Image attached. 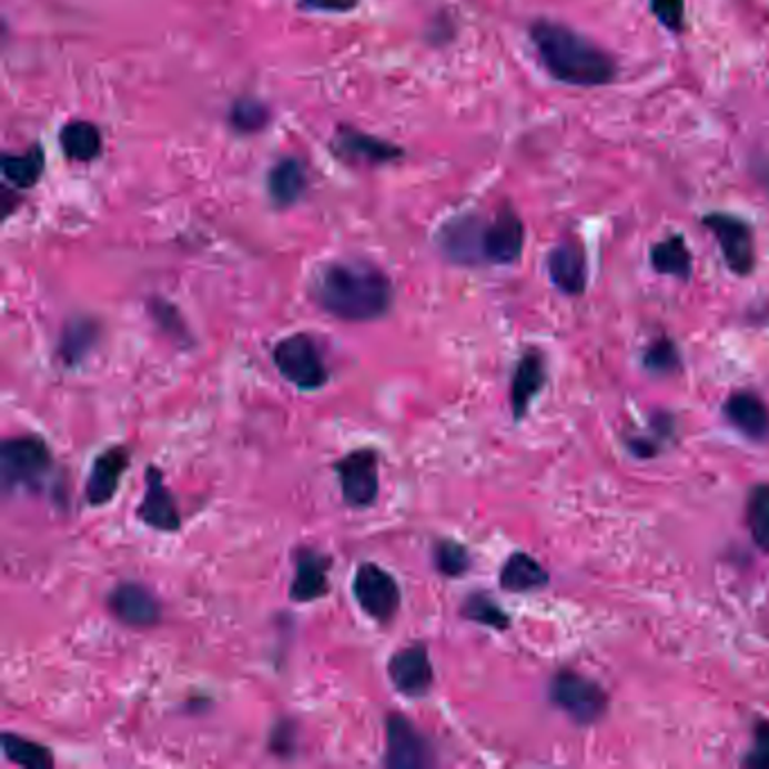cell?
<instances>
[{"mask_svg": "<svg viewBox=\"0 0 769 769\" xmlns=\"http://www.w3.org/2000/svg\"><path fill=\"white\" fill-rule=\"evenodd\" d=\"M380 458L375 449H355L336 461L343 502L350 508H368L380 495Z\"/></svg>", "mask_w": 769, "mask_h": 769, "instance_id": "6", "label": "cell"}, {"mask_svg": "<svg viewBox=\"0 0 769 769\" xmlns=\"http://www.w3.org/2000/svg\"><path fill=\"white\" fill-rule=\"evenodd\" d=\"M145 483H148V489H145L143 504L138 506V513H135L138 519L154 530L176 533L181 528V515L172 493L165 485L163 472L150 465L145 472Z\"/></svg>", "mask_w": 769, "mask_h": 769, "instance_id": "12", "label": "cell"}, {"mask_svg": "<svg viewBox=\"0 0 769 769\" xmlns=\"http://www.w3.org/2000/svg\"><path fill=\"white\" fill-rule=\"evenodd\" d=\"M301 3L318 12H350L360 6V0H301Z\"/></svg>", "mask_w": 769, "mask_h": 769, "instance_id": "35", "label": "cell"}, {"mask_svg": "<svg viewBox=\"0 0 769 769\" xmlns=\"http://www.w3.org/2000/svg\"><path fill=\"white\" fill-rule=\"evenodd\" d=\"M499 583L506 591L513 594H524V591H535L548 585V574L544 567L526 553H513L508 557V563L502 569Z\"/></svg>", "mask_w": 769, "mask_h": 769, "instance_id": "23", "label": "cell"}, {"mask_svg": "<svg viewBox=\"0 0 769 769\" xmlns=\"http://www.w3.org/2000/svg\"><path fill=\"white\" fill-rule=\"evenodd\" d=\"M107 605H109V611L127 627L145 629V627H154L161 620L159 600L152 596L150 589L140 587L135 583H120L109 594Z\"/></svg>", "mask_w": 769, "mask_h": 769, "instance_id": "11", "label": "cell"}, {"mask_svg": "<svg viewBox=\"0 0 769 769\" xmlns=\"http://www.w3.org/2000/svg\"><path fill=\"white\" fill-rule=\"evenodd\" d=\"M550 699L578 725H591L607 714V692L591 679L565 670L550 681Z\"/></svg>", "mask_w": 769, "mask_h": 769, "instance_id": "5", "label": "cell"}, {"mask_svg": "<svg viewBox=\"0 0 769 769\" xmlns=\"http://www.w3.org/2000/svg\"><path fill=\"white\" fill-rule=\"evenodd\" d=\"M646 368L652 373H675L679 368V353L668 338H659L646 353Z\"/></svg>", "mask_w": 769, "mask_h": 769, "instance_id": "32", "label": "cell"}, {"mask_svg": "<svg viewBox=\"0 0 769 769\" xmlns=\"http://www.w3.org/2000/svg\"><path fill=\"white\" fill-rule=\"evenodd\" d=\"M546 384V362L539 353H526L522 362L517 364L513 386H510V404H513V415L519 419L526 415L533 397L542 391Z\"/></svg>", "mask_w": 769, "mask_h": 769, "instance_id": "19", "label": "cell"}, {"mask_svg": "<svg viewBox=\"0 0 769 769\" xmlns=\"http://www.w3.org/2000/svg\"><path fill=\"white\" fill-rule=\"evenodd\" d=\"M314 303L338 321L364 323L384 316L393 303L388 275L364 260L323 264L310 285Z\"/></svg>", "mask_w": 769, "mask_h": 769, "instance_id": "1", "label": "cell"}, {"mask_svg": "<svg viewBox=\"0 0 769 769\" xmlns=\"http://www.w3.org/2000/svg\"><path fill=\"white\" fill-rule=\"evenodd\" d=\"M524 251V224L513 210H502L483 233V255L487 262L513 264Z\"/></svg>", "mask_w": 769, "mask_h": 769, "instance_id": "13", "label": "cell"}, {"mask_svg": "<svg viewBox=\"0 0 769 769\" xmlns=\"http://www.w3.org/2000/svg\"><path fill=\"white\" fill-rule=\"evenodd\" d=\"M266 122H269L266 107L253 98H242L231 109V124L242 133L260 131L262 127H266Z\"/></svg>", "mask_w": 769, "mask_h": 769, "instance_id": "31", "label": "cell"}, {"mask_svg": "<svg viewBox=\"0 0 769 769\" xmlns=\"http://www.w3.org/2000/svg\"><path fill=\"white\" fill-rule=\"evenodd\" d=\"M50 467L52 454L37 436L10 438L0 447V478L6 489H34Z\"/></svg>", "mask_w": 769, "mask_h": 769, "instance_id": "4", "label": "cell"}, {"mask_svg": "<svg viewBox=\"0 0 769 769\" xmlns=\"http://www.w3.org/2000/svg\"><path fill=\"white\" fill-rule=\"evenodd\" d=\"M705 226L716 235L729 269L738 275H749L756 262L751 229L742 220L722 213L707 215Z\"/></svg>", "mask_w": 769, "mask_h": 769, "instance_id": "10", "label": "cell"}, {"mask_svg": "<svg viewBox=\"0 0 769 769\" xmlns=\"http://www.w3.org/2000/svg\"><path fill=\"white\" fill-rule=\"evenodd\" d=\"M747 524L753 542L769 553V485L753 487L747 504Z\"/></svg>", "mask_w": 769, "mask_h": 769, "instance_id": "28", "label": "cell"}, {"mask_svg": "<svg viewBox=\"0 0 769 769\" xmlns=\"http://www.w3.org/2000/svg\"><path fill=\"white\" fill-rule=\"evenodd\" d=\"M530 39L548 73L571 87H605L616 78L614 59L567 26L537 21Z\"/></svg>", "mask_w": 769, "mask_h": 769, "instance_id": "2", "label": "cell"}, {"mask_svg": "<svg viewBox=\"0 0 769 769\" xmlns=\"http://www.w3.org/2000/svg\"><path fill=\"white\" fill-rule=\"evenodd\" d=\"M353 594L360 603V607L377 623H391L399 609L402 591L397 580L380 565L364 563L360 565L355 580H353Z\"/></svg>", "mask_w": 769, "mask_h": 769, "instance_id": "7", "label": "cell"}, {"mask_svg": "<svg viewBox=\"0 0 769 769\" xmlns=\"http://www.w3.org/2000/svg\"><path fill=\"white\" fill-rule=\"evenodd\" d=\"M655 17L668 30H681L684 26V0H650Z\"/></svg>", "mask_w": 769, "mask_h": 769, "instance_id": "34", "label": "cell"}, {"mask_svg": "<svg viewBox=\"0 0 769 769\" xmlns=\"http://www.w3.org/2000/svg\"><path fill=\"white\" fill-rule=\"evenodd\" d=\"M463 616L493 629H508V614L487 594H472L463 603Z\"/></svg>", "mask_w": 769, "mask_h": 769, "instance_id": "29", "label": "cell"}, {"mask_svg": "<svg viewBox=\"0 0 769 769\" xmlns=\"http://www.w3.org/2000/svg\"><path fill=\"white\" fill-rule=\"evenodd\" d=\"M548 273L553 285L569 296H580L587 287V260L576 242H565L550 251Z\"/></svg>", "mask_w": 769, "mask_h": 769, "instance_id": "16", "label": "cell"}, {"mask_svg": "<svg viewBox=\"0 0 769 769\" xmlns=\"http://www.w3.org/2000/svg\"><path fill=\"white\" fill-rule=\"evenodd\" d=\"M3 753L14 765H21L28 769H48L54 765V758L48 747L10 731L3 733Z\"/></svg>", "mask_w": 769, "mask_h": 769, "instance_id": "26", "label": "cell"}, {"mask_svg": "<svg viewBox=\"0 0 769 769\" xmlns=\"http://www.w3.org/2000/svg\"><path fill=\"white\" fill-rule=\"evenodd\" d=\"M43 165H45L43 150L39 145H34L26 154L6 156L3 159V176L10 183H14L17 188H32L41 179Z\"/></svg>", "mask_w": 769, "mask_h": 769, "instance_id": "27", "label": "cell"}, {"mask_svg": "<svg viewBox=\"0 0 769 769\" xmlns=\"http://www.w3.org/2000/svg\"><path fill=\"white\" fill-rule=\"evenodd\" d=\"M334 145L343 156L357 159V161L362 159L368 163H386V161H393L399 156V150L395 145H388V143H384V140H377L373 135L353 131L347 127L338 131Z\"/></svg>", "mask_w": 769, "mask_h": 769, "instance_id": "22", "label": "cell"}, {"mask_svg": "<svg viewBox=\"0 0 769 769\" xmlns=\"http://www.w3.org/2000/svg\"><path fill=\"white\" fill-rule=\"evenodd\" d=\"M271 360L277 373L301 391H316L330 380L327 366L312 334L299 332L277 341Z\"/></svg>", "mask_w": 769, "mask_h": 769, "instance_id": "3", "label": "cell"}, {"mask_svg": "<svg viewBox=\"0 0 769 769\" xmlns=\"http://www.w3.org/2000/svg\"><path fill=\"white\" fill-rule=\"evenodd\" d=\"M747 767L769 769V722H758L753 727V745L745 758Z\"/></svg>", "mask_w": 769, "mask_h": 769, "instance_id": "33", "label": "cell"}, {"mask_svg": "<svg viewBox=\"0 0 769 769\" xmlns=\"http://www.w3.org/2000/svg\"><path fill=\"white\" fill-rule=\"evenodd\" d=\"M305 168L296 159H283L269 172V196L277 208H287L305 192Z\"/></svg>", "mask_w": 769, "mask_h": 769, "instance_id": "21", "label": "cell"}, {"mask_svg": "<svg viewBox=\"0 0 769 769\" xmlns=\"http://www.w3.org/2000/svg\"><path fill=\"white\" fill-rule=\"evenodd\" d=\"M483 233H485V226L476 217L456 220L441 235L443 251L454 262L476 264V262L485 260V255H483Z\"/></svg>", "mask_w": 769, "mask_h": 769, "instance_id": "17", "label": "cell"}, {"mask_svg": "<svg viewBox=\"0 0 769 769\" xmlns=\"http://www.w3.org/2000/svg\"><path fill=\"white\" fill-rule=\"evenodd\" d=\"M434 563L443 576L461 578L467 574L469 565H472V557L463 544H458L454 539H441L434 548Z\"/></svg>", "mask_w": 769, "mask_h": 769, "instance_id": "30", "label": "cell"}, {"mask_svg": "<svg viewBox=\"0 0 769 769\" xmlns=\"http://www.w3.org/2000/svg\"><path fill=\"white\" fill-rule=\"evenodd\" d=\"M729 423L745 436L762 441L769 436V408L753 393H736L725 404Z\"/></svg>", "mask_w": 769, "mask_h": 769, "instance_id": "18", "label": "cell"}, {"mask_svg": "<svg viewBox=\"0 0 769 769\" xmlns=\"http://www.w3.org/2000/svg\"><path fill=\"white\" fill-rule=\"evenodd\" d=\"M650 260H652L655 271H659L664 275H675L681 280L690 277L692 260H690V251H688L681 235H672V237L655 244Z\"/></svg>", "mask_w": 769, "mask_h": 769, "instance_id": "25", "label": "cell"}, {"mask_svg": "<svg viewBox=\"0 0 769 769\" xmlns=\"http://www.w3.org/2000/svg\"><path fill=\"white\" fill-rule=\"evenodd\" d=\"M384 765L391 769H423L434 765V751L429 740L402 714H391L386 718Z\"/></svg>", "mask_w": 769, "mask_h": 769, "instance_id": "8", "label": "cell"}, {"mask_svg": "<svg viewBox=\"0 0 769 769\" xmlns=\"http://www.w3.org/2000/svg\"><path fill=\"white\" fill-rule=\"evenodd\" d=\"M388 679L404 697H425L434 686V666L425 644H411L388 659Z\"/></svg>", "mask_w": 769, "mask_h": 769, "instance_id": "9", "label": "cell"}, {"mask_svg": "<svg viewBox=\"0 0 769 769\" xmlns=\"http://www.w3.org/2000/svg\"><path fill=\"white\" fill-rule=\"evenodd\" d=\"M100 338V325L93 318H73L70 321L59 338L57 357L65 366H78Z\"/></svg>", "mask_w": 769, "mask_h": 769, "instance_id": "20", "label": "cell"}, {"mask_svg": "<svg viewBox=\"0 0 769 769\" xmlns=\"http://www.w3.org/2000/svg\"><path fill=\"white\" fill-rule=\"evenodd\" d=\"M292 740H294L292 725H290V722L277 725V727L273 729V733H271V749H273V753H283V756H290Z\"/></svg>", "mask_w": 769, "mask_h": 769, "instance_id": "36", "label": "cell"}, {"mask_svg": "<svg viewBox=\"0 0 769 769\" xmlns=\"http://www.w3.org/2000/svg\"><path fill=\"white\" fill-rule=\"evenodd\" d=\"M129 449L124 445L102 452L91 467L87 483V502L95 508L107 506L120 487V478L129 467Z\"/></svg>", "mask_w": 769, "mask_h": 769, "instance_id": "14", "label": "cell"}, {"mask_svg": "<svg viewBox=\"0 0 769 769\" xmlns=\"http://www.w3.org/2000/svg\"><path fill=\"white\" fill-rule=\"evenodd\" d=\"M59 143L68 159H73L78 163H89L98 159V154L102 152V133L95 124L84 120L68 122L59 135Z\"/></svg>", "mask_w": 769, "mask_h": 769, "instance_id": "24", "label": "cell"}, {"mask_svg": "<svg viewBox=\"0 0 769 769\" xmlns=\"http://www.w3.org/2000/svg\"><path fill=\"white\" fill-rule=\"evenodd\" d=\"M332 559L312 548L296 553V576L290 587V596L296 603H314L330 591Z\"/></svg>", "mask_w": 769, "mask_h": 769, "instance_id": "15", "label": "cell"}]
</instances>
